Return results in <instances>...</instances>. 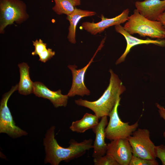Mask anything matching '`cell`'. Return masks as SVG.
<instances>
[{"mask_svg":"<svg viewBox=\"0 0 165 165\" xmlns=\"http://www.w3.org/2000/svg\"><path fill=\"white\" fill-rule=\"evenodd\" d=\"M158 21H160L165 28V11L160 16Z\"/></svg>","mask_w":165,"mask_h":165,"instance_id":"obj_25","label":"cell"},{"mask_svg":"<svg viewBox=\"0 0 165 165\" xmlns=\"http://www.w3.org/2000/svg\"><path fill=\"white\" fill-rule=\"evenodd\" d=\"M93 162L95 165H119L111 155L107 154L102 156L94 158Z\"/></svg>","mask_w":165,"mask_h":165,"instance_id":"obj_19","label":"cell"},{"mask_svg":"<svg viewBox=\"0 0 165 165\" xmlns=\"http://www.w3.org/2000/svg\"><path fill=\"white\" fill-rule=\"evenodd\" d=\"M127 138L132 148L133 155L145 159H156V146L150 138L148 130L138 128Z\"/></svg>","mask_w":165,"mask_h":165,"instance_id":"obj_6","label":"cell"},{"mask_svg":"<svg viewBox=\"0 0 165 165\" xmlns=\"http://www.w3.org/2000/svg\"><path fill=\"white\" fill-rule=\"evenodd\" d=\"M130 10L128 9L123 10L119 15L110 18L101 16V20L97 23L86 22L83 23L82 27L86 31L91 34L95 35L101 33L109 27L121 24L126 22L128 20Z\"/></svg>","mask_w":165,"mask_h":165,"instance_id":"obj_10","label":"cell"},{"mask_svg":"<svg viewBox=\"0 0 165 165\" xmlns=\"http://www.w3.org/2000/svg\"><path fill=\"white\" fill-rule=\"evenodd\" d=\"M55 3L53 10L57 14H65L68 16L72 13L75 6L79 5L80 0H54Z\"/></svg>","mask_w":165,"mask_h":165,"instance_id":"obj_18","label":"cell"},{"mask_svg":"<svg viewBox=\"0 0 165 165\" xmlns=\"http://www.w3.org/2000/svg\"><path fill=\"white\" fill-rule=\"evenodd\" d=\"M98 124L94 127L92 130L95 134V138L93 144L94 158L98 157L106 154L108 144L105 143V130L108 123L107 116L102 117Z\"/></svg>","mask_w":165,"mask_h":165,"instance_id":"obj_14","label":"cell"},{"mask_svg":"<svg viewBox=\"0 0 165 165\" xmlns=\"http://www.w3.org/2000/svg\"><path fill=\"white\" fill-rule=\"evenodd\" d=\"M18 89V84L12 86L10 90L2 96L0 105V133L7 134L16 138L27 134V133L15 125L7 102L11 95Z\"/></svg>","mask_w":165,"mask_h":165,"instance_id":"obj_7","label":"cell"},{"mask_svg":"<svg viewBox=\"0 0 165 165\" xmlns=\"http://www.w3.org/2000/svg\"><path fill=\"white\" fill-rule=\"evenodd\" d=\"M104 42V40L102 41L93 57L84 67L77 69V67L75 65H69L68 66L71 71L72 77V86L67 94L69 97H73L76 95L83 97L90 94V91L86 87L84 82L85 73L88 67L93 62V59L98 51L103 46Z\"/></svg>","mask_w":165,"mask_h":165,"instance_id":"obj_8","label":"cell"},{"mask_svg":"<svg viewBox=\"0 0 165 165\" xmlns=\"http://www.w3.org/2000/svg\"><path fill=\"white\" fill-rule=\"evenodd\" d=\"M123 27L132 35L137 34L143 37L161 39L165 38V28L162 24L159 21H152L144 17L136 9L129 16Z\"/></svg>","mask_w":165,"mask_h":165,"instance_id":"obj_3","label":"cell"},{"mask_svg":"<svg viewBox=\"0 0 165 165\" xmlns=\"http://www.w3.org/2000/svg\"><path fill=\"white\" fill-rule=\"evenodd\" d=\"M32 42L35 47V50L31 53L33 56L38 55L47 49L46 44L44 43L41 39H36Z\"/></svg>","mask_w":165,"mask_h":165,"instance_id":"obj_21","label":"cell"},{"mask_svg":"<svg viewBox=\"0 0 165 165\" xmlns=\"http://www.w3.org/2000/svg\"><path fill=\"white\" fill-rule=\"evenodd\" d=\"M96 14L95 12L83 10L75 7L73 12L67 16L66 18L70 24L67 38L71 43L75 44L76 43V27L80 20L83 17L91 16Z\"/></svg>","mask_w":165,"mask_h":165,"instance_id":"obj_15","label":"cell"},{"mask_svg":"<svg viewBox=\"0 0 165 165\" xmlns=\"http://www.w3.org/2000/svg\"><path fill=\"white\" fill-rule=\"evenodd\" d=\"M109 83L102 95L97 100L89 101L81 98L75 100L78 105L84 107L93 111L99 118L108 116L120 96L126 90L125 86L118 76L110 69Z\"/></svg>","mask_w":165,"mask_h":165,"instance_id":"obj_2","label":"cell"},{"mask_svg":"<svg viewBox=\"0 0 165 165\" xmlns=\"http://www.w3.org/2000/svg\"><path fill=\"white\" fill-rule=\"evenodd\" d=\"M155 153L156 157L160 159L162 164L165 165V145H161L156 146Z\"/></svg>","mask_w":165,"mask_h":165,"instance_id":"obj_23","label":"cell"},{"mask_svg":"<svg viewBox=\"0 0 165 165\" xmlns=\"http://www.w3.org/2000/svg\"><path fill=\"white\" fill-rule=\"evenodd\" d=\"M116 31L122 35L125 38L126 42V47L123 53L117 60L116 64H118L124 61L126 56L131 49L134 46L142 44H153L158 46H165V39H157L154 40L147 38L144 40L138 38L129 34L120 24L115 26Z\"/></svg>","mask_w":165,"mask_h":165,"instance_id":"obj_12","label":"cell"},{"mask_svg":"<svg viewBox=\"0 0 165 165\" xmlns=\"http://www.w3.org/2000/svg\"><path fill=\"white\" fill-rule=\"evenodd\" d=\"M156 159H147L132 156L129 165H158Z\"/></svg>","mask_w":165,"mask_h":165,"instance_id":"obj_20","label":"cell"},{"mask_svg":"<svg viewBox=\"0 0 165 165\" xmlns=\"http://www.w3.org/2000/svg\"><path fill=\"white\" fill-rule=\"evenodd\" d=\"M106 154L111 155L119 165H129L133 156L128 138H119L108 144Z\"/></svg>","mask_w":165,"mask_h":165,"instance_id":"obj_9","label":"cell"},{"mask_svg":"<svg viewBox=\"0 0 165 165\" xmlns=\"http://www.w3.org/2000/svg\"><path fill=\"white\" fill-rule=\"evenodd\" d=\"M120 99V97L118 100L109 113V121L105 130V138L111 141L119 138H127L137 130L139 125V120L132 125L121 120L118 112Z\"/></svg>","mask_w":165,"mask_h":165,"instance_id":"obj_5","label":"cell"},{"mask_svg":"<svg viewBox=\"0 0 165 165\" xmlns=\"http://www.w3.org/2000/svg\"><path fill=\"white\" fill-rule=\"evenodd\" d=\"M55 127L53 126L48 129L43 140L46 153L45 163L58 165L62 161L68 162L84 155L87 151L93 148L91 139H85L78 142L74 139L69 142V146L66 148L60 145L55 138Z\"/></svg>","mask_w":165,"mask_h":165,"instance_id":"obj_1","label":"cell"},{"mask_svg":"<svg viewBox=\"0 0 165 165\" xmlns=\"http://www.w3.org/2000/svg\"><path fill=\"white\" fill-rule=\"evenodd\" d=\"M0 33L14 22L20 23L28 18L25 4L20 0H0Z\"/></svg>","mask_w":165,"mask_h":165,"instance_id":"obj_4","label":"cell"},{"mask_svg":"<svg viewBox=\"0 0 165 165\" xmlns=\"http://www.w3.org/2000/svg\"><path fill=\"white\" fill-rule=\"evenodd\" d=\"M135 6L139 13L152 21H158L165 11V0H144L137 1Z\"/></svg>","mask_w":165,"mask_h":165,"instance_id":"obj_11","label":"cell"},{"mask_svg":"<svg viewBox=\"0 0 165 165\" xmlns=\"http://www.w3.org/2000/svg\"><path fill=\"white\" fill-rule=\"evenodd\" d=\"M99 119L95 114L86 113L80 119L73 121L69 128L72 132L83 133L97 125L99 122Z\"/></svg>","mask_w":165,"mask_h":165,"instance_id":"obj_17","label":"cell"},{"mask_svg":"<svg viewBox=\"0 0 165 165\" xmlns=\"http://www.w3.org/2000/svg\"><path fill=\"white\" fill-rule=\"evenodd\" d=\"M156 105L158 109V111L160 116L165 121V107L161 106L157 103H156ZM163 136L165 139V131L163 132Z\"/></svg>","mask_w":165,"mask_h":165,"instance_id":"obj_24","label":"cell"},{"mask_svg":"<svg viewBox=\"0 0 165 165\" xmlns=\"http://www.w3.org/2000/svg\"><path fill=\"white\" fill-rule=\"evenodd\" d=\"M33 93L37 97L48 99L55 108L66 107L68 103L69 97L67 94H62L60 90L52 91L41 82H34Z\"/></svg>","mask_w":165,"mask_h":165,"instance_id":"obj_13","label":"cell"},{"mask_svg":"<svg viewBox=\"0 0 165 165\" xmlns=\"http://www.w3.org/2000/svg\"><path fill=\"white\" fill-rule=\"evenodd\" d=\"M20 73V79L18 84L19 93L26 95L33 93V82L29 75V67L26 63L23 62L18 64Z\"/></svg>","mask_w":165,"mask_h":165,"instance_id":"obj_16","label":"cell"},{"mask_svg":"<svg viewBox=\"0 0 165 165\" xmlns=\"http://www.w3.org/2000/svg\"><path fill=\"white\" fill-rule=\"evenodd\" d=\"M55 54V52L53 51L51 49H46L44 51L39 54V61L45 63L52 58Z\"/></svg>","mask_w":165,"mask_h":165,"instance_id":"obj_22","label":"cell"}]
</instances>
